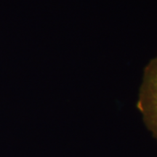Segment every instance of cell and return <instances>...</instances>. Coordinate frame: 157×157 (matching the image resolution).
<instances>
[{"instance_id":"cell-1","label":"cell","mask_w":157,"mask_h":157,"mask_svg":"<svg viewBox=\"0 0 157 157\" xmlns=\"http://www.w3.org/2000/svg\"><path fill=\"white\" fill-rule=\"evenodd\" d=\"M137 108L146 127L157 140V56L145 69Z\"/></svg>"}]
</instances>
